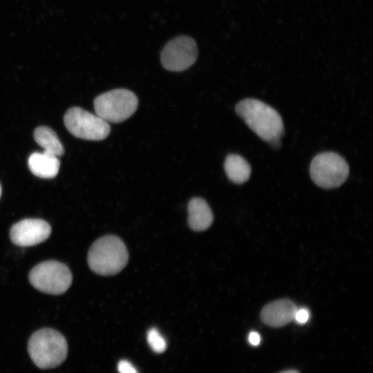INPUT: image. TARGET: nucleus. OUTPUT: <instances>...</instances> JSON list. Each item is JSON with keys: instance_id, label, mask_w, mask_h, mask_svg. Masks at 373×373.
<instances>
[{"instance_id": "nucleus-1", "label": "nucleus", "mask_w": 373, "mask_h": 373, "mask_svg": "<svg viewBox=\"0 0 373 373\" xmlns=\"http://www.w3.org/2000/svg\"><path fill=\"white\" fill-rule=\"evenodd\" d=\"M236 113L262 140L270 142L284 134L280 114L271 106L256 99L247 98L236 106Z\"/></svg>"}, {"instance_id": "nucleus-2", "label": "nucleus", "mask_w": 373, "mask_h": 373, "mask_svg": "<svg viewBox=\"0 0 373 373\" xmlns=\"http://www.w3.org/2000/svg\"><path fill=\"white\" fill-rule=\"evenodd\" d=\"M128 260V252L117 236L107 235L91 245L87 257L90 269L102 276L114 275L121 271Z\"/></svg>"}, {"instance_id": "nucleus-3", "label": "nucleus", "mask_w": 373, "mask_h": 373, "mask_svg": "<svg viewBox=\"0 0 373 373\" xmlns=\"http://www.w3.org/2000/svg\"><path fill=\"white\" fill-rule=\"evenodd\" d=\"M28 350L34 363L39 368H54L61 365L68 354L64 336L53 329L43 328L30 336Z\"/></svg>"}, {"instance_id": "nucleus-4", "label": "nucleus", "mask_w": 373, "mask_h": 373, "mask_svg": "<svg viewBox=\"0 0 373 373\" xmlns=\"http://www.w3.org/2000/svg\"><path fill=\"white\" fill-rule=\"evenodd\" d=\"M138 105L137 96L131 90L114 89L97 96L94 100L96 115L107 122H122L130 117Z\"/></svg>"}, {"instance_id": "nucleus-5", "label": "nucleus", "mask_w": 373, "mask_h": 373, "mask_svg": "<svg viewBox=\"0 0 373 373\" xmlns=\"http://www.w3.org/2000/svg\"><path fill=\"white\" fill-rule=\"evenodd\" d=\"M72 274L64 264L47 260L35 266L29 274L30 284L37 290L50 294L64 293L72 283Z\"/></svg>"}, {"instance_id": "nucleus-6", "label": "nucleus", "mask_w": 373, "mask_h": 373, "mask_svg": "<svg viewBox=\"0 0 373 373\" xmlns=\"http://www.w3.org/2000/svg\"><path fill=\"white\" fill-rule=\"evenodd\" d=\"M350 169L345 160L334 152H324L312 160L309 173L318 186L333 189L341 186L347 178Z\"/></svg>"}, {"instance_id": "nucleus-7", "label": "nucleus", "mask_w": 373, "mask_h": 373, "mask_svg": "<svg viewBox=\"0 0 373 373\" xmlns=\"http://www.w3.org/2000/svg\"><path fill=\"white\" fill-rule=\"evenodd\" d=\"M64 121L66 128L73 135L83 140H102L111 131L106 121L79 107L69 108L65 113Z\"/></svg>"}, {"instance_id": "nucleus-8", "label": "nucleus", "mask_w": 373, "mask_h": 373, "mask_svg": "<svg viewBox=\"0 0 373 373\" xmlns=\"http://www.w3.org/2000/svg\"><path fill=\"white\" fill-rule=\"evenodd\" d=\"M198 50L195 40L186 35L178 36L163 48L160 61L170 71H182L192 66L198 58Z\"/></svg>"}, {"instance_id": "nucleus-9", "label": "nucleus", "mask_w": 373, "mask_h": 373, "mask_svg": "<svg viewBox=\"0 0 373 373\" xmlns=\"http://www.w3.org/2000/svg\"><path fill=\"white\" fill-rule=\"evenodd\" d=\"M51 233V227L45 220L27 218L15 223L10 229L11 241L20 247H30L46 240Z\"/></svg>"}, {"instance_id": "nucleus-10", "label": "nucleus", "mask_w": 373, "mask_h": 373, "mask_svg": "<svg viewBox=\"0 0 373 373\" xmlns=\"http://www.w3.org/2000/svg\"><path fill=\"white\" fill-rule=\"evenodd\" d=\"M297 307L288 299H281L265 305L260 312V319L266 325L278 327L294 321Z\"/></svg>"}, {"instance_id": "nucleus-11", "label": "nucleus", "mask_w": 373, "mask_h": 373, "mask_svg": "<svg viewBox=\"0 0 373 373\" xmlns=\"http://www.w3.org/2000/svg\"><path fill=\"white\" fill-rule=\"evenodd\" d=\"M188 224L195 231L207 229L212 224L213 216L207 202L201 198H193L188 204Z\"/></svg>"}, {"instance_id": "nucleus-12", "label": "nucleus", "mask_w": 373, "mask_h": 373, "mask_svg": "<svg viewBox=\"0 0 373 373\" xmlns=\"http://www.w3.org/2000/svg\"><path fill=\"white\" fill-rule=\"evenodd\" d=\"M30 171L41 178H52L59 170L60 162L58 157L42 152L32 153L28 161Z\"/></svg>"}, {"instance_id": "nucleus-13", "label": "nucleus", "mask_w": 373, "mask_h": 373, "mask_svg": "<svg viewBox=\"0 0 373 373\" xmlns=\"http://www.w3.org/2000/svg\"><path fill=\"white\" fill-rule=\"evenodd\" d=\"M224 167L228 178L236 184H242L251 175V169L248 162L238 154L228 155Z\"/></svg>"}, {"instance_id": "nucleus-14", "label": "nucleus", "mask_w": 373, "mask_h": 373, "mask_svg": "<svg viewBox=\"0 0 373 373\" xmlns=\"http://www.w3.org/2000/svg\"><path fill=\"white\" fill-rule=\"evenodd\" d=\"M34 138L45 153L57 157L64 153V147L56 133L48 126L37 127L34 131Z\"/></svg>"}, {"instance_id": "nucleus-15", "label": "nucleus", "mask_w": 373, "mask_h": 373, "mask_svg": "<svg viewBox=\"0 0 373 373\" xmlns=\"http://www.w3.org/2000/svg\"><path fill=\"white\" fill-rule=\"evenodd\" d=\"M147 342L151 350L155 353H162L166 348V342L159 331L155 328H151L147 332Z\"/></svg>"}, {"instance_id": "nucleus-16", "label": "nucleus", "mask_w": 373, "mask_h": 373, "mask_svg": "<svg viewBox=\"0 0 373 373\" xmlns=\"http://www.w3.org/2000/svg\"><path fill=\"white\" fill-rule=\"evenodd\" d=\"M309 318V312L307 308L297 309L294 315V321L298 324H305Z\"/></svg>"}, {"instance_id": "nucleus-17", "label": "nucleus", "mask_w": 373, "mask_h": 373, "mask_svg": "<svg viewBox=\"0 0 373 373\" xmlns=\"http://www.w3.org/2000/svg\"><path fill=\"white\" fill-rule=\"evenodd\" d=\"M117 370L119 373H138L133 364L126 360H122L118 363Z\"/></svg>"}, {"instance_id": "nucleus-18", "label": "nucleus", "mask_w": 373, "mask_h": 373, "mask_svg": "<svg viewBox=\"0 0 373 373\" xmlns=\"http://www.w3.org/2000/svg\"><path fill=\"white\" fill-rule=\"evenodd\" d=\"M249 342L254 346L259 345L260 342V336L256 332H251L248 336Z\"/></svg>"}, {"instance_id": "nucleus-19", "label": "nucleus", "mask_w": 373, "mask_h": 373, "mask_svg": "<svg viewBox=\"0 0 373 373\" xmlns=\"http://www.w3.org/2000/svg\"><path fill=\"white\" fill-rule=\"evenodd\" d=\"M270 143V144L275 149H278L279 148V146H280V138L278 139H275V140H273L270 142H269Z\"/></svg>"}, {"instance_id": "nucleus-20", "label": "nucleus", "mask_w": 373, "mask_h": 373, "mask_svg": "<svg viewBox=\"0 0 373 373\" xmlns=\"http://www.w3.org/2000/svg\"><path fill=\"white\" fill-rule=\"evenodd\" d=\"M281 373H298L297 371H295V370H287V371H285V372H283Z\"/></svg>"}, {"instance_id": "nucleus-21", "label": "nucleus", "mask_w": 373, "mask_h": 373, "mask_svg": "<svg viewBox=\"0 0 373 373\" xmlns=\"http://www.w3.org/2000/svg\"><path fill=\"white\" fill-rule=\"evenodd\" d=\"M1 184H0V197H1Z\"/></svg>"}]
</instances>
